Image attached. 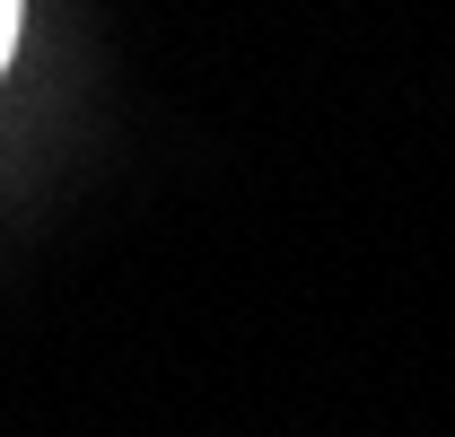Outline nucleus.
I'll list each match as a JSON object with an SVG mask.
<instances>
[{
	"label": "nucleus",
	"mask_w": 455,
	"mask_h": 437,
	"mask_svg": "<svg viewBox=\"0 0 455 437\" xmlns=\"http://www.w3.org/2000/svg\"><path fill=\"white\" fill-rule=\"evenodd\" d=\"M9 44H18V0H0V61H9Z\"/></svg>",
	"instance_id": "f257e3e1"
}]
</instances>
